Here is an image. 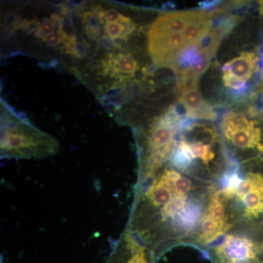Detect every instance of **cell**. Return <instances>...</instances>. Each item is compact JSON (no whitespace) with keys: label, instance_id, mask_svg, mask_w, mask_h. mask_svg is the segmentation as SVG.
<instances>
[{"label":"cell","instance_id":"1","mask_svg":"<svg viewBox=\"0 0 263 263\" xmlns=\"http://www.w3.org/2000/svg\"><path fill=\"white\" fill-rule=\"evenodd\" d=\"M218 185L166 164L152 177L137 183L126 228L148 249L154 261L178 246L195 247Z\"/></svg>","mask_w":263,"mask_h":263},{"label":"cell","instance_id":"2","mask_svg":"<svg viewBox=\"0 0 263 263\" xmlns=\"http://www.w3.org/2000/svg\"><path fill=\"white\" fill-rule=\"evenodd\" d=\"M168 163L189 176L219 183L233 162L213 124L185 117Z\"/></svg>","mask_w":263,"mask_h":263},{"label":"cell","instance_id":"3","mask_svg":"<svg viewBox=\"0 0 263 263\" xmlns=\"http://www.w3.org/2000/svg\"><path fill=\"white\" fill-rule=\"evenodd\" d=\"M214 13L205 10L164 12L151 25L148 50L156 66L171 68L178 57L198 46L210 32Z\"/></svg>","mask_w":263,"mask_h":263},{"label":"cell","instance_id":"4","mask_svg":"<svg viewBox=\"0 0 263 263\" xmlns=\"http://www.w3.org/2000/svg\"><path fill=\"white\" fill-rule=\"evenodd\" d=\"M1 158L42 160L56 155L60 143L1 103Z\"/></svg>","mask_w":263,"mask_h":263},{"label":"cell","instance_id":"5","mask_svg":"<svg viewBox=\"0 0 263 263\" xmlns=\"http://www.w3.org/2000/svg\"><path fill=\"white\" fill-rule=\"evenodd\" d=\"M185 115L177 105L155 118L140 138L138 183L152 177L172 157Z\"/></svg>","mask_w":263,"mask_h":263},{"label":"cell","instance_id":"6","mask_svg":"<svg viewBox=\"0 0 263 263\" xmlns=\"http://www.w3.org/2000/svg\"><path fill=\"white\" fill-rule=\"evenodd\" d=\"M220 132L232 161L245 164L263 160L262 109L253 106L247 114H226L221 121Z\"/></svg>","mask_w":263,"mask_h":263},{"label":"cell","instance_id":"7","mask_svg":"<svg viewBox=\"0 0 263 263\" xmlns=\"http://www.w3.org/2000/svg\"><path fill=\"white\" fill-rule=\"evenodd\" d=\"M204 255L213 263H263V220L238 221Z\"/></svg>","mask_w":263,"mask_h":263},{"label":"cell","instance_id":"8","mask_svg":"<svg viewBox=\"0 0 263 263\" xmlns=\"http://www.w3.org/2000/svg\"><path fill=\"white\" fill-rule=\"evenodd\" d=\"M262 48L243 51L221 67L222 81L233 98L243 99L249 95L250 84L261 72Z\"/></svg>","mask_w":263,"mask_h":263},{"label":"cell","instance_id":"9","mask_svg":"<svg viewBox=\"0 0 263 263\" xmlns=\"http://www.w3.org/2000/svg\"><path fill=\"white\" fill-rule=\"evenodd\" d=\"M96 65V76L110 85L109 90L126 86L139 70L138 60L131 53L122 51H110L103 55Z\"/></svg>","mask_w":263,"mask_h":263},{"label":"cell","instance_id":"10","mask_svg":"<svg viewBox=\"0 0 263 263\" xmlns=\"http://www.w3.org/2000/svg\"><path fill=\"white\" fill-rule=\"evenodd\" d=\"M197 79H177V95L185 116L197 121H215V110L204 100L197 86Z\"/></svg>","mask_w":263,"mask_h":263},{"label":"cell","instance_id":"11","mask_svg":"<svg viewBox=\"0 0 263 263\" xmlns=\"http://www.w3.org/2000/svg\"><path fill=\"white\" fill-rule=\"evenodd\" d=\"M255 98L260 102V105H257L258 108L263 109V47H262V58H261V72L259 74L258 81L257 83V91L254 93Z\"/></svg>","mask_w":263,"mask_h":263}]
</instances>
